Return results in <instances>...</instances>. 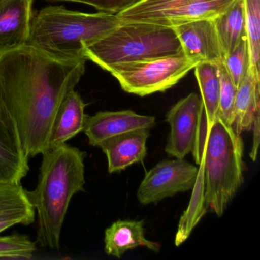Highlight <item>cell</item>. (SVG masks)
Masks as SVG:
<instances>
[{"label":"cell","instance_id":"obj_19","mask_svg":"<svg viewBox=\"0 0 260 260\" xmlns=\"http://www.w3.org/2000/svg\"><path fill=\"white\" fill-rule=\"evenodd\" d=\"M214 22L226 57L237 48L241 40L247 38L243 1L237 0L228 11L214 19Z\"/></svg>","mask_w":260,"mask_h":260},{"label":"cell","instance_id":"obj_9","mask_svg":"<svg viewBox=\"0 0 260 260\" xmlns=\"http://www.w3.org/2000/svg\"><path fill=\"white\" fill-rule=\"evenodd\" d=\"M203 112L202 98L193 92L170 109L167 114V121L170 126L165 147L167 154L184 159L191 153Z\"/></svg>","mask_w":260,"mask_h":260},{"label":"cell","instance_id":"obj_18","mask_svg":"<svg viewBox=\"0 0 260 260\" xmlns=\"http://www.w3.org/2000/svg\"><path fill=\"white\" fill-rule=\"evenodd\" d=\"M35 217L36 209L21 183L0 182V220L29 225L34 223Z\"/></svg>","mask_w":260,"mask_h":260},{"label":"cell","instance_id":"obj_15","mask_svg":"<svg viewBox=\"0 0 260 260\" xmlns=\"http://www.w3.org/2000/svg\"><path fill=\"white\" fill-rule=\"evenodd\" d=\"M138 246L154 252L160 250L159 243L146 238L144 220H118L106 230L105 251L108 255L120 258L124 252Z\"/></svg>","mask_w":260,"mask_h":260},{"label":"cell","instance_id":"obj_14","mask_svg":"<svg viewBox=\"0 0 260 260\" xmlns=\"http://www.w3.org/2000/svg\"><path fill=\"white\" fill-rule=\"evenodd\" d=\"M150 129H138L112 137L100 147L106 155L109 173L123 171L143 162L147 155V141Z\"/></svg>","mask_w":260,"mask_h":260},{"label":"cell","instance_id":"obj_21","mask_svg":"<svg viewBox=\"0 0 260 260\" xmlns=\"http://www.w3.org/2000/svg\"><path fill=\"white\" fill-rule=\"evenodd\" d=\"M193 189L194 193L191 196L189 206L188 210L184 213L179 222V228L175 239V243L177 246L184 243L189 237L193 228L200 221L208 208L204 197L203 181L200 169H199L197 179Z\"/></svg>","mask_w":260,"mask_h":260},{"label":"cell","instance_id":"obj_7","mask_svg":"<svg viewBox=\"0 0 260 260\" xmlns=\"http://www.w3.org/2000/svg\"><path fill=\"white\" fill-rule=\"evenodd\" d=\"M237 0H139L116 15L121 22H145L174 28L217 19Z\"/></svg>","mask_w":260,"mask_h":260},{"label":"cell","instance_id":"obj_2","mask_svg":"<svg viewBox=\"0 0 260 260\" xmlns=\"http://www.w3.org/2000/svg\"><path fill=\"white\" fill-rule=\"evenodd\" d=\"M86 153L66 144L42 153L39 182L27 191L38 212L37 242L43 247L59 250L63 221L74 194L84 191Z\"/></svg>","mask_w":260,"mask_h":260},{"label":"cell","instance_id":"obj_5","mask_svg":"<svg viewBox=\"0 0 260 260\" xmlns=\"http://www.w3.org/2000/svg\"><path fill=\"white\" fill-rule=\"evenodd\" d=\"M181 51L173 28L145 22H121L87 47L84 56L106 71L117 63L174 55Z\"/></svg>","mask_w":260,"mask_h":260},{"label":"cell","instance_id":"obj_24","mask_svg":"<svg viewBox=\"0 0 260 260\" xmlns=\"http://www.w3.org/2000/svg\"><path fill=\"white\" fill-rule=\"evenodd\" d=\"M36 249V243L27 236L13 234L0 237V258L30 259Z\"/></svg>","mask_w":260,"mask_h":260},{"label":"cell","instance_id":"obj_8","mask_svg":"<svg viewBox=\"0 0 260 260\" xmlns=\"http://www.w3.org/2000/svg\"><path fill=\"white\" fill-rule=\"evenodd\" d=\"M199 168L184 159H165L146 173L138 190L141 205L158 203L194 188Z\"/></svg>","mask_w":260,"mask_h":260},{"label":"cell","instance_id":"obj_4","mask_svg":"<svg viewBox=\"0 0 260 260\" xmlns=\"http://www.w3.org/2000/svg\"><path fill=\"white\" fill-rule=\"evenodd\" d=\"M121 23L111 13H85L49 6L33 16L28 44L60 58L86 59L85 49Z\"/></svg>","mask_w":260,"mask_h":260},{"label":"cell","instance_id":"obj_25","mask_svg":"<svg viewBox=\"0 0 260 260\" xmlns=\"http://www.w3.org/2000/svg\"><path fill=\"white\" fill-rule=\"evenodd\" d=\"M223 64L237 88L241 84L249 68L247 38H244L237 48L225 57Z\"/></svg>","mask_w":260,"mask_h":260},{"label":"cell","instance_id":"obj_1","mask_svg":"<svg viewBox=\"0 0 260 260\" xmlns=\"http://www.w3.org/2000/svg\"><path fill=\"white\" fill-rule=\"evenodd\" d=\"M86 63L28 44L0 53V95L15 118L28 158L48 149L59 109L81 80Z\"/></svg>","mask_w":260,"mask_h":260},{"label":"cell","instance_id":"obj_11","mask_svg":"<svg viewBox=\"0 0 260 260\" xmlns=\"http://www.w3.org/2000/svg\"><path fill=\"white\" fill-rule=\"evenodd\" d=\"M173 28L185 56L215 65L223 63L225 55L214 19L194 21Z\"/></svg>","mask_w":260,"mask_h":260},{"label":"cell","instance_id":"obj_3","mask_svg":"<svg viewBox=\"0 0 260 260\" xmlns=\"http://www.w3.org/2000/svg\"><path fill=\"white\" fill-rule=\"evenodd\" d=\"M243 141L218 116L207 123L205 112L191 153L202 173L208 208L221 217L243 182Z\"/></svg>","mask_w":260,"mask_h":260},{"label":"cell","instance_id":"obj_22","mask_svg":"<svg viewBox=\"0 0 260 260\" xmlns=\"http://www.w3.org/2000/svg\"><path fill=\"white\" fill-rule=\"evenodd\" d=\"M246 17L249 68L260 72V0H242Z\"/></svg>","mask_w":260,"mask_h":260},{"label":"cell","instance_id":"obj_26","mask_svg":"<svg viewBox=\"0 0 260 260\" xmlns=\"http://www.w3.org/2000/svg\"><path fill=\"white\" fill-rule=\"evenodd\" d=\"M50 4L54 3H79L93 7L99 12L117 15L139 0H43Z\"/></svg>","mask_w":260,"mask_h":260},{"label":"cell","instance_id":"obj_13","mask_svg":"<svg viewBox=\"0 0 260 260\" xmlns=\"http://www.w3.org/2000/svg\"><path fill=\"white\" fill-rule=\"evenodd\" d=\"M34 0H0V53L28 44Z\"/></svg>","mask_w":260,"mask_h":260},{"label":"cell","instance_id":"obj_20","mask_svg":"<svg viewBox=\"0 0 260 260\" xmlns=\"http://www.w3.org/2000/svg\"><path fill=\"white\" fill-rule=\"evenodd\" d=\"M194 75L202 95L207 123L217 116L220 99V77L217 66L208 62H200L194 67Z\"/></svg>","mask_w":260,"mask_h":260},{"label":"cell","instance_id":"obj_23","mask_svg":"<svg viewBox=\"0 0 260 260\" xmlns=\"http://www.w3.org/2000/svg\"><path fill=\"white\" fill-rule=\"evenodd\" d=\"M220 77V89L217 116L229 126L234 119V103L237 88L230 77L223 63L217 65Z\"/></svg>","mask_w":260,"mask_h":260},{"label":"cell","instance_id":"obj_16","mask_svg":"<svg viewBox=\"0 0 260 260\" xmlns=\"http://www.w3.org/2000/svg\"><path fill=\"white\" fill-rule=\"evenodd\" d=\"M86 106L80 94L75 90L67 95L54 120L48 149L66 144L67 141L83 132L88 117L85 113Z\"/></svg>","mask_w":260,"mask_h":260},{"label":"cell","instance_id":"obj_6","mask_svg":"<svg viewBox=\"0 0 260 260\" xmlns=\"http://www.w3.org/2000/svg\"><path fill=\"white\" fill-rule=\"evenodd\" d=\"M200 62L181 51L174 55L117 63L106 71L118 80L123 90L144 97L168 90Z\"/></svg>","mask_w":260,"mask_h":260},{"label":"cell","instance_id":"obj_28","mask_svg":"<svg viewBox=\"0 0 260 260\" xmlns=\"http://www.w3.org/2000/svg\"><path fill=\"white\" fill-rule=\"evenodd\" d=\"M15 225H17V223L13 220H0V233L4 232L6 230L9 229Z\"/></svg>","mask_w":260,"mask_h":260},{"label":"cell","instance_id":"obj_12","mask_svg":"<svg viewBox=\"0 0 260 260\" xmlns=\"http://www.w3.org/2000/svg\"><path fill=\"white\" fill-rule=\"evenodd\" d=\"M155 124V117L139 115L132 110L100 112L93 116L88 115L83 132L91 146L100 147L112 137L138 129L150 130Z\"/></svg>","mask_w":260,"mask_h":260},{"label":"cell","instance_id":"obj_27","mask_svg":"<svg viewBox=\"0 0 260 260\" xmlns=\"http://www.w3.org/2000/svg\"><path fill=\"white\" fill-rule=\"evenodd\" d=\"M260 113L255 115L254 119L252 129H253V141H252V149H251L249 156L253 162L257 159V153H258V144L260 141Z\"/></svg>","mask_w":260,"mask_h":260},{"label":"cell","instance_id":"obj_10","mask_svg":"<svg viewBox=\"0 0 260 260\" xmlns=\"http://www.w3.org/2000/svg\"><path fill=\"white\" fill-rule=\"evenodd\" d=\"M28 170L17 124L0 95V182L21 183Z\"/></svg>","mask_w":260,"mask_h":260},{"label":"cell","instance_id":"obj_17","mask_svg":"<svg viewBox=\"0 0 260 260\" xmlns=\"http://www.w3.org/2000/svg\"><path fill=\"white\" fill-rule=\"evenodd\" d=\"M260 72L249 68L244 80L237 88L234 103L233 127L240 135L252 130L255 115L260 113Z\"/></svg>","mask_w":260,"mask_h":260}]
</instances>
